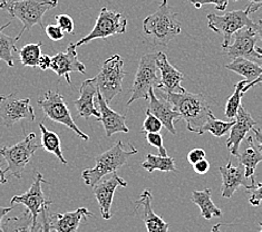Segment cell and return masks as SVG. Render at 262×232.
<instances>
[{"label":"cell","mask_w":262,"mask_h":232,"mask_svg":"<svg viewBox=\"0 0 262 232\" xmlns=\"http://www.w3.org/2000/svg\"><path fill=\"white\" fill-rule=\"evenodd\" d=\"M235 118V123L230 130V136L226 143L230 153L238 158L242 141L245 140L248 132H250L257 125V122L253 120L250 113L242 106L239 109Z\"/></svg>","instance_id":"obj_17"},{"label":"cell","mask_w":262,"mask_h":232,"mask_svg":"<svg viewBox=\"0 0 262 232\" xmlns=\"http://www.w3.org/2000/svg\"><path fill=\"white\" fill-rule=\"evenodd\" d=\"M135 213H141V218L144 222L147 232H168L170 224L154 212L152 208V193L144 190L140 199L135 202Z\"/></svg>","instance_id":"obj_18"},{"label":"cell","mask_w":262,"mask_h":232,"mask_svg":"<svg viewBox=\"0 0 262 232\" xmlns=\"http://www.w3.org/2000/svg\"><path fill=\"white\" fill-rule=\"evenodd\" d=\"M248 192H250V198H249V202L253 206H258L262 202V182H251L249 185Z\"/></svg>","instance_id":"obj_35"},{"label":"cell","mask_w":262,"mask_h":232,"mask_svg":"<svg viewBox=\"0 0 262 232\" xmlns=\"http://www.w3.org/2000/svg\"><path fill=\"white\" fill-rule=\"evenodd\" d=\"M149 104H148V111L152 113L153 115L157 116L159 120L163 124V126L172 134H177L176 130V122L180 121L181 114L174 110L173 105L167 101L166 98H159L154 93V89L149 91Z\"/></svg>","instance_id":"obj_19"},{"label":"cell","mask_w":262,"mask_h":232,"mask_svg":"<svg viewBox=\"0 0 262 232\" xmlns=\"http://www.w3.org/2000/svg\"><path fill=\"white\" fill-rule=\"evenodd\" d=\"M165 98L173 105L174 110L180 113L188 130L200 135L203 125L210 118L214 117L203 94H194L188 91L183 93H165Z\"/></svg>","instance_id":"obj_1"},{"label":"cell","mask_w":262,"mask_h":232,"mask_svg":"<svg viewBox=\"0 0 262 232\" xmlns=\"http://www.w3.org/2000/svg\"><path fill=\"white\" fill-rule=\"evenodd\" d=\"M253 28L255 29V31H257V34L262 41V19H259L257 23H255Z\"/></svg>","instance_id":"obj_48"},{"label":"cell","mask_w":262,"mask_h":232,"mask_svg":"<svg viewBox=\"0 0 262 232\" xmlns=\"http://www.w3.org/2000/svg\"><path fill=\"white\" fill-rule=\"evenodd\" d=\"M162 128H163L162 122L157 116L153 115L151 112L146 110V118L144 123H143L142 132H144V133H160Z\"/></svg>","instance_id":"obj_34"},{"label":"cell","mask_w":262,"mask_h":232,"mask_svg":"<svg viewBox=\"0 0 262 232\" xmlns=\"http://www.w3.org/2000/svg\"><path fill=\"white\" fill-rule=\"evenodd\" d=\"M48 213H49V208L46 209L45 211L41 212V219H42V229L43 232H51V227H49V220H48Z\"/></svg>","instance_id":"obj_43"},{"label":"cell","mask_w":262,"mask_h":232,"mask_svg":"<svg viewBox=\"0 0 262 232\" xmlns=\"http://www.w3.org/2000/svg\"><path fill=\"white\" fill-rule=\"evenodd\" d=\"M3 232H43L42 224L35 221L28 210L19 217H7L2 223Z\"/></svg>","instance_id":"obj_24"},{"label":"cell","mask_w":262,"mask_h":232,"mask_svg":"<svg viewBox=\"0 0 262 232\" xmlns=\"http://www.w3.org/2000/svg\"><path fill=\"white\" fill-rule=\"evenodd\" d=\"M5 174H6V173H5V171L3 170L2 166H0V177H2V178H6V177H5Z\"/></svg>","instance_id":"obj_54"},{"label":"cell","mask_w":262,"mask_h":232,"mask_svg":"<svg viewBox=\"0 0 262 232\" xmlns=\"http://www.w3.org/2000/svg\"><path fill=\"white\" fill-rule=\"evenodd\" d=\"M255 51H257L260 55H261V57H262V47H255Z\"/></svg>","instance_id":"obj_53"},{"label":"cell","mask_w":262,"mask_h":232,"mask_svg":"<svg viewBox=\"0 0 262 232\" xmlns=\"http://www.w3.org/2000/svg\"><path fill=\"white\" fill-rule=\"evenodd\" d=\"M89 217H94V213L86 208L65 213H48L49 227L55 232H77L80 222Z\"/></svg>","instance_id":"obj_20"},{"label":"cell","mask_w":262,"mask_h":232,"mask_svg":"<svg viewBox=\"0 0 262 232\" xmlns=\"http://www.w3.org/2000/svg\"><path fill=\"white\" fill-rule=\"evenodd\" d=\"M11 22L5 24L4 26H0V61H5L9 67L14 66V57H12V52H18L16 47V41H18L17 37H12L5 35L3 31L6 27H8Z\"/></svg>","instance_id":"obj_30"},{"label":"cell","mask_w":262,"mask_h":232,"mask_svg":"<svg viewBox=\"0 0 262 232\" xmlns=\"http://www.w3.org/2000/svg\"><path fill=\"white\" fill-rule=\"evenodd\" d=\"M76 44L71 43L65 52H60L52 57V67L54 73H56L58 77L65 76L67 83L72 84L70 75L74 72L86 74V66L78 59V55L76 52Z\"/></svg>","instance_id":"obj_15"},{"label":"cell","mask_w":262,"mask_h":232,"mask_svg":"<svg viewBox=\"0 0 262 232\" xmlns=\"http://www.w3.org/2000/svg\"><path fill=\"white\" fill-rule=\"evenodd\" d=\"M255 85H262V74L260 75V76L255 79V80H253V81H251V83H249V84H246L245 85V87H243V90H242V92H243V94H245L246 92H248L249 90L251 89V87H253V86H255Z\"/></svg>","instance_id":"obj_45"},{"label":"cell","mask_w":262,"mask_h":232,"mask_svg":"<svg viewBox=\"0 0 262 232\" xmlns=\"http://www.w3.org/2000/svg\"><path fill=\"white\" fill-rule=\"evenodd\" d=\"M38 105L42 110L43 114H45L49 120L55 123L65 125V126L75 132V133L84 141L90 140L89 135L85 134L83 131H80L76 123L74 122L70 109H68V106L64 99V96L60 95L59 93L47 91L38 101Z\"/></svg>","instance_id":"obj_8"},{"label":"cell","mask_w":262,"mask_h":232,"mask_svg":"<svg viewBox=\"0 0 262 232\" xmlns=\"http://www.w3.org/2000/svg\"><path fill=\"white\" fill-rule=\"evenodd\" d=\"M137 152H139L137 149H135L132 144H129V150H125L123 142L118 141L114 146H112L106 152L96 156V165L94 167L86 168L83 171L82 177L85 184L93 187L105 175L114 173L118 168L125 165L130 156Z\"/></svg>","instance_id":"obj_3"},{"label":"cell","mask_w":262,"mask_h":232,"mask_svg":"<svg viewBox=\"0 0 262 232\" xmlns=\"http://www.w3.org/2000/svg\"><path fill=\"white\" fill-rule=\"evenodd\" d=\"M11 210H12V206H9V208H4V206H0V232H3V229H2L3 219L7 216Z\"/></svg>","instance_id":"obj_47"},{"label":"cell","mask_w":262,"mask_h":232,"mask_svg":"<svg viewBox=\"0 0 262 232\" xmlns=\"http://www.w3.org/2000/svg\"><path fill=\"white\" fill-rule=\"evenodd\" d=\"M5 183H7V179L0 177V185H2V184H5Z\"/></svg>","instance_id":"obj_52"},{"label":"cell","mask_w":262,"mask_h":232,"mask_svg":"<svg viewBox=\"0 0 262 232\" xmlns=\"http://www.w3.org/2000/svg\"><path fill=\"white\" fill-rule=\"evenodd\" d=\"M157 64L160 71L162 91L165 93H183L186 91L181 85L184 75L168 61L167 56L163 52L158 53Z\"/></svg>","instance_id":"obj_21"},{"label":"cell","mask_w":262,"mask_h":232,"mask_svg":"<svg viewBox=\"0 0 262 232\" xmlns=\"http://www.w3.org/2000/svg\"><path fill=\"white\" fill-rule=\"evenodd\" d=\"M251 131H252L253 136H254L255 144H257V146L262 151V131L257 128H253Z\"/></svg>","instance_id":"obj_44"},{"label":"cell","mask_w":262,"mask_h":232,"mask_svg":"<svg viewBox=\"0 0 262 232\" xmlns=\"http://www.w3.org/2000/svg\"><path fill=\"white\" fill-rule=\"evenodd\" d=\"M233 2H239V0H233ZM249 2L252 4H260V3H262V0H249Z\"/></svg>","instance_id":"obj_51"},{"label":"cell","mask_w":262,"mask_h":232,"mask_svg":"<svg viewBox=\"0 0 262 232\" xmlns=\"http://www.w3.org/2000/svg\"><path fill=\"white\" fill-rule=\"evenodd\" d=\"M19 59L24 66L36 67L38 66L41 57V43L26 44L19 49Z\"/></svg>","instance_id":"obj_31"},{"label":"cell","mask_w":262,"mask_h":232,"mask_svg":"<svg viewBox=\"0 0 262 232\" xmlns=\"http://www.w3.org/2000/svg\"><path fill=\"white\" fill-rule=\"evenodd\" d=\"M260 225H261V231L260 232H262V222H260Z\"/></svg>","instance_id":"obj_55"},{"label":"cell","mask_w":262,"mask_h":232,"mask_svg":"<svg viewBox=\"0 0 262 232\" xmlns=\"http://www.w3.org/2000/svg\"><path fill=\"white\" fill-rule=\"evenodd\" d=\"M126 26L127 19L124 18L122 14L104 7L99 12L94 28L92 29L91 33L75 44L79 47L94 39H106L111 36L125 34Z\"/></svg>","instance_id":"obj_10"},{"label":"cell","mask_w":262,"mask_h":232,"mask_svg":"<svg viewBox=\"0 0 262 232\" xmlns=\"http://www.w3.org/2000/svg\"><path fill=\"white\" fill-rule=\"evenodd\" d=\"M219 170L222 178L221 194L223 198H232L240 186H245L248 189L250 185L247 183L248 178L246 177V167L241 163L238 166H233L232 162L229 161L226 166H221Z\"/></svg>","instance_id":"obj_22"},{"label":"cell","mask_w":262,"mask_h":232,"mask_svg":"<svg viewBox=\"0 0 262 232\" xmlns=\"http://www.w3.org/2000/svg\"><path fill=\"white\" fill-rule=\"evenodd\" d=\"M40 147L41 143H38L37 135L33 132L15 145L0 147V155L7 162V167L4 170L5 173L9 172L12 177L21 179L25 167L32 160L35 152Z\"/></svg>","instance_id":"obj_6"},{"label":"cell","mask_w":262,"mask_h":232,"mask_svg":"<svg viewBox=\"0 0 262 232\" xmlns=\"http://www.w3.org/2000/svg\"><path fill=\"white\" fill-rule=\"evenodd\" d=\"M96 104L99 113H101V116L96 120L97 122L103 123L106 136L111 137L116 133H128L129 129L126 125V116L112 110L99 91H97Z\"/></svg>","instance_id":"obj_16"},{"label":"cell","mask_w":262,"mask_h":232,"mask_svg":"<svg viewBox=\"0 0 262 232\" xmlns=\"http://www.w3.org/2000/svg\"><path fill=\"white\" fill-rule=\"evenodd\" d=\"M38 66L41 71H47L51 70L52 67V57L48 55H41V57L39 59Z\"/></svg>","instance_id":"obj_42"},{"label":"cell","mask_w":262,"mask_h":232,"mask_svg":"<svg viewBox=\"0 0 262 232\" xmlns=\"http://www.w3.org/2000/svg\"><path fill=\"white\" fill-rule=\"evenodd\" d=\"M207 18L209 28L223 37L222 48L230 45L232 36L236 31L245 27H254L255 25V23L249 18L246 10L227 11L222 16L209 14Z\"/></svg>","instance_id":"obj_9"},{"label":"cell","mask_w":262,"mask_h":232,"mask_svg":"<svg viewBox=\"0 0 262 232\" xmlns=\"http://www.w3.org/2000/svg\"><path fill=\"white\" fill-rule=\"evenodd\" d=\"M157 56L158 53H151L143 55L141 57L132 86V95L128 99L127 106L139 99H148L149 91L154 87L161 90V77L159 76L160 71L157 64Z\"/></svg>","instance_id":"obj_5"},{"label":"cell","mask_w":262,"mask_h":232,"mask_svg":"<svg viewBox=\"0 0 262 232\" xmlns=\"http://www.w3.org/2000/svg\"><path fill=\"white\" fill-rule=\"evenodd\" d=\"M108 232H112V231H108Z\"/></svg>","instance_id":"obj_56"},{"label":"cell","mask_w":262,"mask_h":232,"mask_svg":"<svg viewBox=\"0 0 262 232\" xmlns=\"http://www.w3.org/2000/svg\"><path fill=\"white\" fill-rule=\"evenodd\" d=\"M258 34L253 27H245L233 34V41L229 46L224 47L223 51L230 58H247L262 60L261 55L255 51L258 41Z\"/></svg>","instance_id":"obj_13"},{"label":"cell","mask_w":262,"mask_h":232,"mask_svg":"<svg viewBox=\"0 0 262 232\" xmlns=\"http://www.w3.org/2000/svg\"><path fill=\"white\" fill-rule=\"evenodd\" d=\"M142 167L149 173L154 171H161V172H174L177 171L176 161L170 156H162V155H154V154H147L146 160L142 163Z\"/></svg>","instance_id":"obj_29"},{"label":"cell","mask_w":262,"mask_h":232,"mask_svg":"<svg viewBox=\"0 0 262 232\" xmlns=\"http://www.w3.org/2000/svg\"><path fill=\"white\" fill-rule=\"evenodd\" d=\"M35 111L30 99L18 98L16 94L0 95V121L6 128H12L18 122L35 121Z\"/></svg>","instance_id":"obj_11"},{"label":"cell","mask_w":262,"mask_h":232,"mask_svg":"<svg viewBox=\"0 0 262 232\" xmlns=\"http://www.w3.org/2000/svg\"><path fill=\"white\" fill-rule=\"evenodd\" d=\"M45 33L47 37L53 41H59L65 37L64 30L57 24H49L45 27Z\"/></svg>","instance_id":"obj_38"},{"label":"cell","mask_w":262,"mask_h":232,"mask_svg":"<svg viewBox=\"0 0 262 232\" xmlns=\"http://www.w3.org/2000/svg\"><path fill=\"white\" fill-rule=\"evenodd\" d=\"M221 223H217V224H215L213 228H212V230H211V232H220V228H221Z\"/></svg>","instance_id":"obj_49"},{"label":"cell","mask_w":262,"mask_h":232,"mask_svg":"<svg viewBox=\"0 0 262 232\" xmlns=\"http://www.w3.org/2000/svg\"><path fill=\"white\" fill-rule=\"evenodd\" d=\"M189 2L194 5V7L196 9L201 8L203 5L212 4L215 6V9L221 10V11L226 10L228 7V4H229V0H189Z\"/></svg>","instance_id":"obj_39"},{"label":"cell","mask_w":262,"mask_h":232,"mask_svg":"<svg viewBox=\"0 0 262 232\" xmlns=\"http://www.w3.org/2000/svg\"><path fill=\"white\" fill-rule=\"evenodd\" d=\"M261 8H262V3H260V4H252L251 3V4L248 5L246 11H247L248 15H251V14H253V12L258 11Z\"/></svg>","instance_id":"obj_46"},{"label":"cell","mask_w":262,"mask_h":232,"mask_svg":"<svg viewBox=\"0 0 262 232\" xmlns=\"http://www.w3.org/2000/svg\"><path fill=\"white\" fill-rule=\"evenodd\" d=\"M205 158H207V153H205L203 149H200V147L191 150L188 154V161L192 165L195 164V163H198L199 161L204 160Z\"/></svg>","instance_id":"obj_40"},{"label":"cell","mask_w":262,"mask_h":232,"mask_svg":"<svg viewBox=\"0 0 262 232\" xmlns=\"http://www.w3.org/2000/svg\"><path fill=\"white\" fill-rule=\"evenodd\" d=\"M212 191L210 189H204L202 191H193L191 201L196 204L201 212V217L207 220H211L214 217H221L222 212L212 201Z\"/></svg>","instance_id":"obj_27"},{"label":"cell","mask_w":262,"mask_h":232,"mask_svg":"<svg viewBox=\"0 0 262 232\" xmlns=\"http://www.w3.org/2000/svg\"><path fill=\"white\" fill-rule=\"evenodd\" d=\"M127 73L124 71V60L120 55H113L104 64L94 78H92L105 101L108 104L123 90V79Z\"/></svg>","instance_id":"obj_7"},{"label":"cell","mask_w":262,"mask_h":232,"mask_svg":"<svg viewBox=\"0 0 262 232\" xmlns=\"http://www.w3.org/2000/svg\"><path fill=\"white\" fill-rule=\"evenodd\" d=\"M226 68L231 72H234L247 80V84L257 79L262 74V66L258 62L247 58H234L232 61L226 65Z\"/></svg>","instance_id":"obj_26"},{"label":"cell","mask_w":262,"mask_h":232,"mask_svg":"<svg viewBox=\"0 0 262 232\" xmlns=\"http://www.w3.org/2000/svg\"><path fill=\"white\" fill-rule=\"evenodd\" d=\"M7 3V0H0V10L5 9V5Z\"/></svg>","instance_id":"obj_50"},{"label":"cell","mask_w":262,"mask_h":232,"mask_svg":"<svg viewBox=\"0 0 262 232\" xmlns=\"http://www.w3.org/2000/svg\"><path fill=\"white\" fill-rule=\"evenodd\" d=\"M97 86L95 85L93 79H86L83 81L79 87V98L74 101V105L76 106L78 115L86 120H90V117L95 116L98 118L101 116L96 104V95H97Z\"/></svg>","instance_id":"obj_23"},{"label":"cell","mask_w":262,"mask_h":232,"mask_svg":"<svg viewBox=\"0 0 262 232\" xmlns=\"http://www.w3.org/2000/svg\"><path fill=\"white\" fill-rule=\"evenodd\" d=\"M56 19V24L64 30V33L67 34H74V20L71 16L61 14V15H57L55 17Z\"/></svg>","instance_id":"obj_37"},{"label":"cell","mask_w":262,"mask_h":232,"mask_svg":"<svg viewBox=\"0 0 262 232\" xmlns=\"http://www.w3.org/2000/svg\"><path fill=\"white\" fill-rule=\"evenodd\" d=\"M248 146L239 153V162L246 167V177L250 179L254 177V171L259 163L262 162V151L253 142V136L248 137Z\"/></svg>","instance_id":"obj_25"},{"label":"cell","mask_w":262,"mask_h":232,"mask_svg":"<svg viewBox=\"0 0 262 232\" xmlns=\"http://www.w3.org/2000/svg\"><path fill=\"white\" fill-rule=\"evenodd\" d=\"M247 84V80H241L234 86V93L231 95L226 104V110H224V114L228 118H235L238 111L241 108V99L243 95V87Z\"/></svg>","instance_id":"obj_32"},{"label":"cell","mask_w":262,"mask_h":232,"mask_svg":"<svg viewBox=\"0 0 262 232\" xmlns=\"http://www.w3.org/2000/svg\"><path fill=\"white\" fill-rule=\"evenodd\" d=\"M193 170L195 171V173L202 175L208 173L210 170V163L207 161V159H204L202 161H199L195 164H193Z\"/></svg>","instance_id":"obj_41"},{"label":"cell","mask_w":262,"mask_h":232,"mask_svg":"<svg viewBox=\"0 0 262 232\" xmlns=\"http://www.w3.org/2000/svg\"><path fill=\"white\" fill-rule=\"evenodd\" d=\"M39 130L41 132V147L45 149L47 152L57 156V159L63 164H67L63 151H61V142L58 134L53 131H49L42 123L39 124Z\"/></svg>","instance_id":"obj_28"},{"label":"cell","mask_w":262,"mask_h":232,"mask_svg":"<svg viewBox=\"0 0 262 232\" xmlns=\"http://www.w3.org/2000/svg\"><path fill=\"white\" fill-rule=\"evenodd\" d=\"M235 121L231 122H223L220 120H216L215 116L210 118V120L203 125L201 130V135L204 134L205 132H210V133L213 134L215 137H222L226 135L228 132L233 126Z\"/></svg>","instance_id":"obj_33"},{"label":"cell","mask_w":262,"mask_h":232,"mask_svg":"<svg viewBox=\"0 0 262 232\" xmlns=\"http://www.w3.org/2000/svg\"><path fill=\"white\" fill-rule=\"evenodd\" d=\"M58 0H17V2L6 3L5 9L12 18H16L23 24V29L16 36L18 40L21 38L25 31H29L35 25L43 27L42 17L48 10L56 8Z\"/></svg>","instance_id":"obj_4"},{"label":"cell","mask_w":262,"mask_h":232,"mask_svg":"<svg viewBox=\"0 0 262 232\" xmlns=\"http://www.w3.org/2000/svg\"><path fill=\"white\" fill-rule=\"evenodd\" d=\"M127 182L121 178L116 172L112 173V175L107 179L98 181L97 183L93 186V192L95 194V198L101 210V215L105 220H110L112 218L111 208L113 203L114 192L117 187H126Z\"/></svg>","instance_id":"obj_14"},{"label":"cell","mask_w":262,"mask_h":232,"mask_svg":"<svg viewBox=\"0 0 262 232\" xmlns=\"http://www.w3.org/2000/svg\"><path fill=\"white\" fill-rule=\"evenodd\" d=\"M143 30L147 36H151L158 45L166 46L182 31L178 14L174 12L167 0H162L158 10L147 16L143 22Z\"/></svg>","instance_id":"obj_2"},{"label":"cell","mask_w":262,"mask_h":232,"mask_svg":"<svg viewBox=\"0 0 262 232\" xmlns=\"http://www.w3.org/2000/svg\"><path fill=\"white\" fill-rule=\"evenodd\" d=\"M43 183H47V181L43 179L40 172H36L34 182L33 184L30 185L29 190L27 192H25L24 194L12 197L10 200V204L25 205L26 209L32 213L34 220L37 221V218H38L39 215H41V212L48 209L53 203L52 200H48L42 192L41 185Z\"/></svg>","instance_id":"obj_12"},{"label":"cell","mask_w":262,"mask_h":232,"mask_svg":"<svg viewBox=\"0 0 262 232\" xmlns=\"http://www.w3.org/2000/svg\"><path fill=\"white\" fill-rule=\"evenodd\" d=\"M146 141L151 146L157 147L162 156H168L166 149L163 145V137L160 133H146Z\"/></svg>","instance_id":"obj_36"}]
</instances>
